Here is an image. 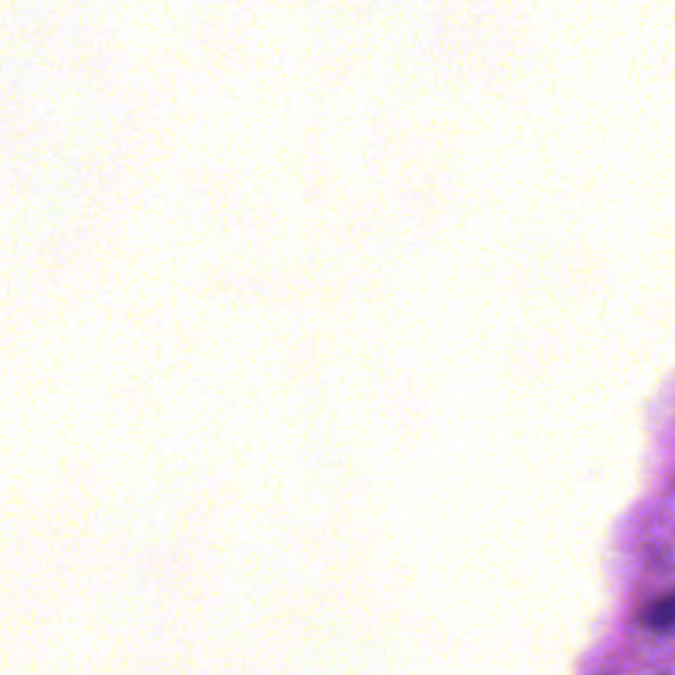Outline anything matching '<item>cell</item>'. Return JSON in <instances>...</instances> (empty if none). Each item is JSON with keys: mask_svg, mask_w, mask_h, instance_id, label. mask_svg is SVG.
<instances>
[{"mask_svg": "<svg viewBox=\"0 0 675 675\" xmlns=\"http://www.w3.org/2000/svg\"><path fill=\"white\" fill-rule=\"evenodd\" d=\"M642 620L647 630L656 634H669L675 630V591L657 599L647 606Z\"/></svg>", "mask_w": 675, "mask_h": 675, "instance_id": "obj_1", "label": "cell"}]
</instances>
